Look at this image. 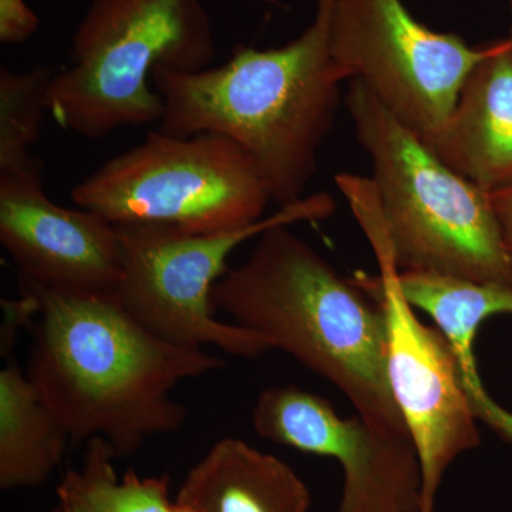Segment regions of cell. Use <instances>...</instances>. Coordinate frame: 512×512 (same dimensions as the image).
Listing matches in <instances>:
<instances>
[{
  "label": "cell",
  "instance_id": "1",
  "mask_svg": "<svg viewBox=\"0 0 512 512\" xmlns=\"http://www.w3.org/2000/svg\"><path fill=\"white\" fill-rule=\"evenodd\" d=\"M19 285L39 316L26 375L74 443L103 437L117 456H130L151 437L175 433L188 416L175 387L225 365L158 338L113 295Z\"/></svg>",
  "mask_w": 512,
  "mask_h": 512
},
{
  "label": "cell",
  "instance_id": "2",
  "mask_svg": "<svg viewBox=\"0 0 512 512\" xmlns=\"http://www.w3.org/2000/svg\"><path fill=\"white\" fill-rule=\"evenodd\" d=\"M335 2L316 0L312 25L278 49L238 47L229 62L200 72L154 67L164 106L158 131L224 134L254 160L272 202L282 208L305 198L345 82L330 53Z\"/></svg>",
  "mask_w": 512,
  "mask_h": 512
},
{
  "label": "cell",
  "instance_id": "3",
  "mask_svg": "<svg viewBox=\"0 0 512 512\" xmlns=\"http://www.w3.org/2000/svg\"><path fill=\"white\" fill-rule=\"evenodd\" d=\"M289 227L266 229L247 261L225 272L214 309L329 380L367 423L409 436L387 377L382 308Z\"/></svg>",
  "mask_w": 512,
  "mask_h": 512
},
{
  "label": "cell",
  "instance_id": "4",
  "mask_svg": "<svg viewBox=\"0 0 512 512\" xmlns=\"http://www.w3.org/2000/svg\"><path fill=\"white\" fill-rule=\"evenodd\" d=\"M345 104L373 163L397 271L512 288V255L490 194L448 168L362 80H350Z\"/></svg>",
  "mask_w": 512,
  "mask_h": 512
},
{
  "label": "cell",
  "instance_id": "5",
  "mask_svg": "<svg viewBox=\"0 0 512 512\" xmlns=\"http://www.w3.org/2000/svg\"><path fill=\"white\" fill-rule=\"evenodd\" d=\"M214 57L200 0H93L74 32L69 67L50 84L49 113L92 140L160 121L163 99L148 83L154 67L200 72Z\"/></svg>",
  "mask_w": 512,
  "mask_h": 512
},
{
  "label": "cell",
  "instance_id": "6",
  "mask_svg": "<svg viewBox=\"0 0 512 512\" xmlns=\"http://www.w3.org/2000/svg\"><path fill=\"white\" fill-rule=\"evenodd\" d=\"M74 204L111 224H163L235 231L264 220L272 201L254 160L220 133L174 137L151 131L70 192Z\"/></svg>",
  "mask_w": 512,
  "mask_h": 512
},
{
  "label": "cell",
  "instance_id": "7",
  "mask_svg": "<svg viewBox=\"0 0 512 512\" xmlns=\"http://www.w3.org/2000/svg\"><path fill=\"white\" fill-rule=\"evenodd\" d=\"M335 208V200L319 192L235 231L195 234L163 224L116 225L123 281L114 298L144 328L175 345L261 356L272 349L268 339L215 318L212 289L228 271L229 255L249 238L276 225L325 220Z\"/></svg>",
  "mask_w": 512,
  "mask_h": 512
},
{
  "label": "cell",
  "instance_id": "8",
  "mask_svg": "<svg viewBox=\"0 0 512 512\" xmlns=\"http://www.w3.org/2000/svg\"><path fill=\"white\" fill-rule=\"evenodd\" d=\"M329 45L345 80H362L429 148L467 77L494 49V43L474 49L453 33L434 32L402 0H336Z\"/></svg>",
  "mask_w": 512,
  "mask_h": 512
},
{
  "label": "cell",
  "instance_id": "9",
  "mask_svg": "<svg viewBox=\"0 0 512 512\" xmlns=\"http://www.w3.org/2000/svg\"><path fill=\"white\" fill-rule=\"evenodd\" d=\"M379 268V276L359 274L352 281L379 303L386 319L387 377L420 460V512H434L448 467L480 444L477 416L450 342L417 318L396 266Z\"/></svg>",
  "mask_w": 512,
  "mask_h": 512
},
{
  "label": "cell",
  "instance_id": "10",
  "mask_svg": "<svg viewBox=\"0 0 512 512\" xmlns=\"http://www.w3.org/2000/svg\"><path fill=\"white\" fill-rule=\"evenodd\" d=\"M252 426L262 439L339 461L343 494L336 512H420V460L409 436L359 416L340 417L328 400L296 386L259 394Z\"/></svg>",
  "mask_w": 512,
  "mask_h": 512
},
{
  "label": "cell",
  "instance_id": "11",
  "mask_svg": "<svg viewBox=\"0 0 512 512\" xmlns=\"http://www.w3.org/2000/svg\"><path fill=\"white\" fill-rule=\"evenodd\" d=\"M43 173H0V241L19 279L116 295L123 281L119 232L106 218L47 198Z\"/></svg>",
  "mask_w": 512,
  "mask_h": 512
},
{
  "label": "cell",
  "instance_id": "12",
  "mask_svg": "<svg viewBox=\"0 0 512 512\" xmlns=\"http://www.w3.org/2000/svg\"><path fill=\"white\" fill-rule=\"evenodd\" d=\"M481 190L512 184V37L494 43L461 89L453 114L430 148Z\"/></svg>",
  "mask_w": 512,
  "mask_h": 512
},
{
  "label": "cell",
  "instance_id": "13",
  "mask_svg": "<svg viewBox=\"0 0 512 512\" xmlns=\"http://www.w3.org/2000/svg\"><path fill=\"white\" fill-rule=\"evenodd\" d=\"M175 503L192 512H309L311 495L284 461L228 437L191 468Z\"/></svg>",
  "mask_w": 512,
  "mask_h": 512
},
{
  "label": "cell",
  "instance_id": "14",
  "mask_svg": "<svg viewBox=\"0 0 512 512\" xmlns=\"http://www.w3.org/2000/svg\"><path fill=\"white\" fill-rule=\"evenodd\" d=\"M399 284L404 298L414 309L426 312L450 342L477 419L484 423L495 419L501 407L481 382L474 340L484 320L512 313V288L419 272H399Z\"/></svg>",
  "mask_w": 512,
  "mask_h": 512
},
{
  "label": "cell",
  "instance_id": "15",
  "mask_svg": "<svg viewBox=\"0 0 512 512\" xmlns=\"http://www.w3.org/2000/svg\"><path fill=\"white\" fill-rule=\"evenodd\" d=\"M69 433L16 360L0 372V487L45 483L62 463Z\"/></svg>",
  "mask_w": 512,
  "mask_h": 512
},
{
  "label": "cell",
  "instance_id": "16",
  "mask_svg": "<svg viewBox=\"0 0 512 512\" xmlns=\"http://www.w3.org/2000/svg\"><path fill=\"white\" fill-rule=\"evenodd\" d=\"M116 450L103 437L87 441L79 470H69L57 487L56 512H175L168 477H138L134 471L119 478Z\"/></svg>",
  "mask_w": 512,
  "mask_h": 512
},
{
  "label": "cell",
  "instance_id": "17",
  "mask_svg": "<svg viewBox=\"0 0 512 512\" xmlns=\"http://www.w3.org/2000/svg\"><path fill=\"white\" fill-rule=\"evenodd\" d=\"M55 74L47 67L25 73L0 69V173H43L42 161L30 154V147L49 113Z\"/></svg>",
  "mask_w": 512,
  "mask_h": 512
},
{
  "label": "cell",
  "instance_id": "18",
  "mask_svg": "<svg viewBox=\"0 0 512 512\" xmlns=\"http://www.w3.org/2000/svg\"><path fill=\"white\" fill-rule=\"evenodd\" d=\"M37 26L39 18L25 0H0V42L3 45L26 42Z\"/></svg>",
  "mask_w": 512,
  "mask_h": 512
},
{
  "label": "cell",
  "instance_id": "19",
  "mask_svg": "<svg viewBox=\"0 0 512 512\" xmlns=\"http://www.w3.org/2000/svg\"><path fill=\"white\" fill-rule=\"evenodd\" d=\"M488 194H490L491 205L500 224L505 245L512 255V184Z\"/></svg>",
  "mask_w": 512,
  "mask_h": 512
},
{
  "label": "cell",
  "instance_id": "20",
  "mask_svg": "<svg viewBox=\"0 0 512 512\" xmlns=\"http://www.w3.org/2000/svg\"><path fill=\"white\" fill-rule=\"evenodd\" d=\"M512 36V35H511Z\"/></svg>",
  "mask_w": 512,
  "mask_h": 512
}]
</instances>
